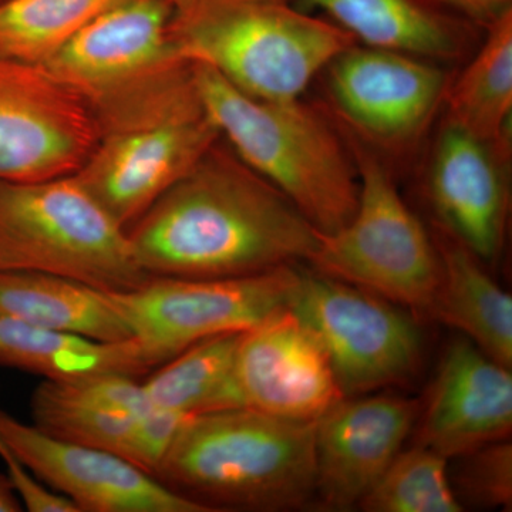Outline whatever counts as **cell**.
<instances>
[{
	"label": "cell",
	"instance_id": "18",
	"mask_svg": "<svg viewBox=\"0 0 512 512\" xmlns=\"http://www.w3.org/2000/svg\"><path fill=\"white\" fill-rule=\"evenodd\" d=\"M322 10L359 45L454 62L466 55L474 36L470 20L434 0H296Z\"/></svg>",
	"mask_w": 512,
	"mask_h": 512
},
{
	"label": "cell",
	"instance_id": "16",
	"mask_svg": "<svg viewBox=\"0 0 512 512\" xmlns=\"http://www.w3.org/2000/svg\"><path fill=\"white\" fill-rule=\"evenodd\" d=\"M510 153L444 121L427 175L439 228L481 261H494L507 227Z\"/></svg>",
	"mask_w": 512,
	"mask_h": 512
},
{
	"label": "cell",
	"instance_id": "25",
	"mask_svg": "<svg viewBox=\"0 0 512 512\" xmlns=\"http://www.w3.org/2000/svg\"><path fill=\"white\" fill-rule=\"evenodd\" d=\"M448 458L421 444L400 451L359 507L367 512H460Z\"/></svg>",
	"mask_w": 512,
	"mask_h": 512
},
{
	"label": "cell",
	"instance_id": "2",
	"mask_svg": "<svg viewBox=\"0 0 512 512\" xmlns=\"http://www.w3.org/2000/svg\"><path fill=\"white\" fill-rule=\"evenodd\" d=\"M153 477L208 511H286L316 497L315 421L249 409L187 417Z\"/></svg>",
	"mask_w": 512,
	"mask_h": 512
},
{
	"label": "cell",
	"instance_id": "22",
	"mask_svg": "<svg viewBox=\"0 0 512 512\" xmlns=\"http://www.w3.org/2000/svg\"><path fill=\"white\" fill-rule=\"evenodd\" d=\"M485 30L483 45L460 76L448 83L444 121L510 153L512 9Z\"/></svg>",
	"mask_w": 512,
	"mask_h": 512
},
{
	"label": "cell",
	"instance_id": "30",
	"mask_svg": "<svg viewBox=\"0 0 512 512\" xmlns=\"http://www.w3.org/2000/svg\"><path fill=\"white\" fill-rule=\"evenodd\" d=\"M0 457L5 460L10 483L22 501L23 508L30 512H80L69 500L56 491L49 490L45 484L23 466L12 448L0 434Z\"/></svg>",
	"mask_w": 512,
	"mask_h": 512
},
{
	"label": "cell",
	"instance_id": "24",
	"mask_svg": "<svg viewBox=\"0 0 512 512\" xmlns=\"http://www.w3.org/2000/svg\"><path fill=\"white\" fill-rule=\"evenodd\" d=\"M119 0H3L0 56L45 64L84 26Z\"/></svg>",
	"mask_w": 512,
	"mask_h": 512
},
{
	"label": "cell",
	"instance_id": "20",
	"mask_svg": "<svg viewBox=\"0 0 512 512\" xmlns=\"http://www.w3.org/2000/svg\"><path fill=\"white\" fill-rule=\"evenodd\" d=\"M0 313L99 342L131 339L109 293L42 272L0 269Z\"/></svg>",
	"mask_w": 512,
	"mask_h": 512
},
{
	"label": "cell",
	"instance_id": "23",
	"mask_svg": "<svg viewBox=\"0 0 512 512\" xmlns=\"http://www.w3.org/2000/svg\"><path fill=\"white\" fill-rule=\"evenodd\" d=\"M241 335L201 340L163 363L143 383L151 406L185 417L245 407L235 370Z\"/></svg>",
	"mask_w": 512,
	"mask_h": 512
},
{
	"label": "cell",
	"instance_id": "21",
	"mask_svg": "<svg viewBox=\"0 0 512 512\" xmlns=\"http://www.w3.org/2000/svg\"><path fill=\"white\" fill-rule=\"evenodd\" d=\"M0 366L43 376L50 382H66L100 373L138 379L150 372L133 339L99 342L2 313Z\"/></svg>",
	"mask_w": 512,
	"mask_h": 512
},
{
	"label": "cell",
	"instance_id": "33",
	"mask_svg": "<svg viewBox=\"0 0 512 512\" xmlns=\"http://www.w3.org/2000/svg\"><path fill=\"white\" fill-rule=\"evenodd\" d=\"M171 2H173V3H174V6H177V5H178V3L183 2V0H171Z\"/></svg>",
	"mask_w": 512,
	"mask_h": 512
},
{
	"label": "cell",
	"instance_id": "5",
	"mask_svg": "<svg viewBox=\"0 0 512 512\" xmlns=\"http://www.w3.org/2000/svg\"><path fill=\"white\" fill-rule=\"evenodd\" d=\"M171 33L187 62L204 64L249 97L302 99L356 40L296 0H183Z\"/></svg>",
	"mask_w": 512,
	"mask_h": 512
},
{
	"label": "cell",
	"instance_id": "27",
	"mask_svg": "<svg viewBox=\"0 0 512 512\" xmlns=\"http://www.w3.org/2000/svg\"><path fill=\"white\" fill-rule=\"evenodd\" d=\"M464 458L456 474L458 500L485 508L512 507V446L501 440L457 457ZM461 503V501H460Z\"/></svg>",
	"mask_w": 512,
	"mask_h": 512
},
{
	"label": "cell",
	"instance_id": "7",
	"mask_svg": "<svg viewBox=\"0 0 512 512\" xmlns=\"http://www.w3.org/2000/svg\"><path fill=\"white\" fill-rule=\"evenodd\" d=\"M343 133L359 174V201L348 224L332 234L319 232L308 264L319 274L429 315L441 276L434 239L403 201L382 156Z\"/></svg>",
	"mask_w": 512,
	"mask_h": 512
},
{
	"label": "cell",
	"instance_id": "11",
	"mask_svg": "<svg viewBox=\"0 0 512 512\" xmlns=\"http://www.w3.org/2000/svg\"><path fill=\"white\" fill-rule=\"evenodd\" d=\"M99 136L89 101L42 64L0 56V183L76 173Z\"/></svg>",
	"mask_w": 512,
	"mask_h": 512
},
{
	"label": "cell",
	"instance_id": "17",
	"mask_svg": "<svg viewBox=\"0 0 512 512\" xmlns=\"http://www.w3.org/2000/svg\"><path fill=\"white\" fill-rule=\"evenodd\" d=\"M417 421V444L448 460L507 440L512 429L510 367L460 335L447 346Z\"/></svg>",
	"mask_w": 512,
	"mask_h": 512
},
{
	"label": "cell",
	"instance_id": "19",
	"mask_svg": "<svg viewBox=\"0 0 512 512\" xmlns=\"http://www.w3.org/2000/svg\"><path fill=\"white\" fill-rule=\"evenodd\" d=\"M440 229V228H437ZM441 276L429 316L457 329L485 355L512 365V299L484 271V262L440 229L433 237Z\"/></svg>",
	"mask_w": 512,
	"mask_h": 512
},
{
	"label": "cell",
	"instance_id": "15",
	"mask_svg": "<svg viewBox=\"0 0 512 512\" xmlns=\"http://www.w3.org/2000/svg\"><path fill=\"white\" fill-rule=\"evenodd\" d=\"M417 400L343 397L315 421L316 497L332 510L359 507L419 419Z\"/></svg>",
	"mask_w": 512,
	"mask_h": 512
},
{
	"label": "cell",
	"instance_id": "1",
	"mask_svg": "<svg viewBox=\"0 0 512 512\" xmlns=\"http://www.w3.org/2000/svg\"><path fill=\"white\" fill-rule=\"evenodd\" d=\"M150 278H231L308 262L319 231L221 140L130 229Z\"/></svg>",
	"mask_w": 512,
	"mask_h": 512
},
{
	"label": "cell",
	"instance_id": "34",
	"mask_svg": "<svg viewBox=\"0 0 512 512\" xmlns=\"http://www.w3.org/2000/svg\"><path fill=\"white\" fill-rule=\"evenodd\" d=\"M0 2H3V0H0Z\"/></svg>",
	"mask_w": 512,
	"mask_h": 512
},
{
	"label": "cell",
	"instance_id": "8",
	"mask_svg": "<svg viewBox=\"0 0 512 512\" xmlns=\"http://www.w3.org/2000/svg\"><path fill=\"white\" fill-rule=\"evenodd\" d=\"M298 264L231 278H150L107 292L148 369L201 340L255 328L286 308Z\"/></svg>",
	"mask_w": 512,
	"mask_h": 512
},
{
	"label": "cell",
	"instance_id": "28",
	"mask_svg": "<svg viewBox=\"0 0 512 512\" xmlns=\"http://www.w3.org/2000/svg\"><path fill=\"white\" fill-rule=\"evenodd\" d=\"M45 384L60 399L94 409L133 416H143L154 409L148 400L143 383L138 382L136 377L100 373L66 382L45 380Z\"/></svg>",
	"mask_w": 512,
	"mask_h": 512
},
{
	"label": "cell",
	"instance_id": "12",
	"mask_svg": "<svg viewBox=\"0 0 512 512\" xmlns=\"http://www.w3.org/2000/svg\"><path fill=\"white\" fill-rule=\"evenodd\" d=\"M174 13L171 0H119L42 66L94 109L190 63L174 43Z\"/></svg>",
	"mask_w": 512,
	"mask_h": 512
},
{
	"label": "cell",
	"instance_id": "4",
	"mask_svg": "<svg viewBox=\"0 0 512 512\" xmlns=\"http://www.w3.org/2000/svg\"><path fill=\"white\" fill-rule=\"evenodd\" d=\"M192 70L221 137L249 168L322 234L348 224L359 174L343 130L302 99H254L204 64L192 63Z\"/></svg>",
	"mask_w": 512,
	"mask_h": 512
},
{
	"label": "cell",
	"instance_id": "14",
	"mask_svg": "<svg viewBox=\"0 0 512 512\" xmlns=\"http://www.w3.org/2000/svg\"><path fill=\"white\" fill-rule=\"evenodd\" d=\"M235 370L244 406L279 419L316 421L345 397L319 339L288 308L242 332Z\"/></svg>",
	"mask_w": 512,
	"mask_h": 512
},
{
	"label": "cell",
	"instance_id": "10",
	"mask_svg": "<svg viewBox=\"0 0 512 512\" xmlns=\"http://www.w3.org/2000/svg\"><path fill=\"white\" fill-rule=\"evenodd\" d=\"M323 73L345 131L377 154L412 148L443 106L450 83L440 63L359 43Z\"/></svg>",
	"mask_w": 512,
	"mask_h": 512
},
{
	"label": "cell",
	"instance_id": "3",
	"mask_svg": "<svg viewBox=\"0 0 512 512\" xmlns=\"http://www.w3.org/2000/svg\"><path fill=\"white\" fill-rule=\"evenodd\" d=\"M93 110L99 136L74 177L126 231L222 140L192 63Z\"/></svg>",
	"mask_w": 512,
	"mask_h": 512
},
{
	"label": "cell",
	"instance_id": "29",
	"mask_svg": "<svg viewBox=\"0 0 512 512\" xmlns=\"http://www.w3.org/2000/svg\"><path fill=\"white\" fill-rule=\"evenodd\" d=\"M185 419L181 414L161 409L143 414L138 417L121 457L153 476Z\"/></svg>",
	"mask_w": 512,
	"mask_h": 512
},
{
	"label": "cell",
	"instance_id": "32",
	"mask_svg": "<svg viewBox=\"0 0 512 512\" xmlns=\"http://www.w3.org/2000/svg\"><path fill=\"white\" fill-rule=\"evenodd\" d=\"M25 510L22 501L10 483L8 474L0 473V512H20Z\"/></svg>",
	"mask_w": 512,
	"mask_h": 512
},
{
	"label": "cell",
	"instance_id": "9",
	"mask_svg": "<svg viewBox=\"0 0 512 512\" xmlns=\"http://www.w3.org/2000/svg\"><path fill=\"white\" fill-rule=\"evenodd\" d=\"M286 308L319 339L345 397L403 383L419 366L416 322L382 296L298 268Z\"/></svg>",
	"mask_w": 512,
	"mask_h": 512
},
{
	"label": "cell",
	"instance_id": "6",
	"mask_svg": "<svg viewBox=\"0 0 512 512\" xmlns=\"http://www.w3.org/2000/svg\"><path fill=\"white\" fill-rule=\"evenodd\" d=\"M0 269L62 276L104 292L150 279L126 229L74 174L0 183Z\"/></svg>",
	"mask_w": 512,
	"mask_h": 512
},
{
	"label": "cell",
	"instance_id": "31",
	"mask_svg": "<svg viewBox=\"0 0 512 512\" xmlns=\"http://www.w3.org/2000/svg\"><path fill=\"white\" fill-rule=\"evenodd\" d=\"M434 2L483 28H487L507 10L512 9V0H434Z\"/></svg>",
	"mask_w": 512,
	"mask_h": 512
},
{
	"label": "cell",
	"instance_id": "26",
	"mask_svg": "<svg viewBox=\"0 0 512 512\" xmlns=\"http://www.w3.org/2000/svg\"><path fill=\"white\" fill-rule=\"evenodd\" d=\"M33 421L47 436L123 456L140 416L94 409L56 396L45 382L32 397Z\"/></svg>",
	"mask_w": 512,
	"mask_h": 512
},
{
	"label": "cell",
	"instance_id": "13",
	"mask_svg": "<svg viewBox=\"0 0 512 512\" xmlns=\"http://www.w3.org/2000/svg\"><path fill=\"white\" fill-rule=\"evenodd\" d=\"M0 434L40 483L80 512H210L111 451L57 440L5 412Z\"/></svg>",
	"mask_w": 512,
	"mask_h": 512
}]
</instances>
